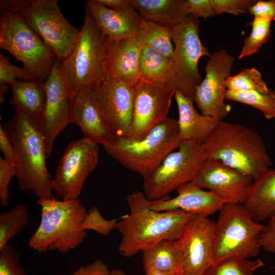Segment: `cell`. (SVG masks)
I'll list each match as a JSON object with an SVG mask.
<instances>
[{
	"instance_id": "7bdbcfd3",
	"label": "cell",
	"mask_w": 275,
	"mask_h": 275,
	"mask_svg": "<svg viewBox=\"0 0 275 275\" xmlns=\"http://www.w3.org/2000/svg\"><path fill=\"white\" fill-rule=\"evenodd\" d=\"M108 266L101 259L83 266L73 271L70 275H107L109 271Z\"/></svg>"
},
{
	"instance_id": "cb8c5ba5",
	"label": "cell",
	"mask_w": 275,
	"mask_h": 275,
	"mask_svg": "<svg viewBox=\"0 0 275 275\" xmlns=\"http://www.w3.org/2000/svg\"><path fill=\"white\" fill-rule=\"evenodd\" d=\"M243 206L257 222L275 217V170L268 169L254 180Z\"/></svg>"
},
{
	"instance_id": "836d02e7",
	"label": "cell",
	"mask_w": 275,
	"mask_h": 275,
	"mask_svg": "<svg viewBox=\"0 0 275 275\" xmlns=\"http://www.w3.org/2000/svg\"><path fill=\"white\" fill-rule=\"evenodd\" d=\"M264 265L260 259L230 260L213 264L203 275H254L257 269Z\"/></svg>"
},
{
	"instance_id": "44dd1931",
	"label": "cell",
	"mask_w": 275,
	"mask_h": 275,
	"mask_svg": "<svg viewBox=\"0 0 275 275\" xmlns=\"http://www.w3.org/2000/svg\"><path fill=\"white\" fill-rule=\"evenodd\" d=\"M86 7L101 33L113 42L135 37L146 20L135 9L114 10L95 0L87 1Z\"/></svg>"
},
{
	"instance_id": "30bf717a",
	"label": "cell",
	"mask_w": 275,
	"mask_h": 275,
	"mask_svg": "<svg viewBox=\"0 0 275 275\" xmlns=\"http://www.w3.org/2000/svg\"><path fill=\"white\" fill-rule=\"evenodd\" d=\"M206 159L202 143L182 141L156 169L143 178V193L150 201L168 198L173 191L193 180Z\"/></svg>"
},
{
	"instance_id": "603a6c76",
	"label": "cell",
	"mask_w": 275,
	"mask_h": 275,
	"mask_svg": "<svg viewBox=\"0 0 275 275\" xmlns=\"http://www.w3.org/2000/svg\"><path fill=\"white\" fill-rule=\"evenodd\" d=\"M174 98L178 109L177 121L181 140L203 143L221 121L199 113L194 107V100L179 91L175 92Z\"/></svg>"
},
{
	"instance_id": "d6986e66",
	"label": "cell",
	"mask_w": 275,
	"mask_h": 275,
	"mask_svg": "<svg viewBox=\"0 0 275 275\" xmlns=\"http://www.w3.org/2000/svg\"><path fill=\"white\" fill-rule=\"evenodd\" d=\"M72 121L79 126L84 138L95 144L105 146L115 139L90 89H82L73 97Z\"/></svg>"
},
{
	"instance_id": "d6a6232c",
	"label": "cell",
	"mask_w": 275,
	"mask_h": 275,
	"mask_svg": "<svg viewBox=\"0 0 275 275\" xmlns=\"http://www.w3.org/2000/svg\"><path fill=\"white\" fill-rule=\"evenodd\" d=\"M271 20L264 18H254L251 22L252 31L244 39V44L238 59L249 57L257 52L261 47L271 37Z\"/></svg>"
},
{
	"instance_id": "e575fe53",
	"label": "cell",
	"mask_w": 275,
	"mask_h": 275,
	"mask_svg": "<svg viewBox=\"0 0 275 275\" xmlns=\"http://www.w3.org/2000/svg\"><path fill=\"white\" fill-rule=\"evenodd\" d=\"M10 59L0 53V102H5V96L7 94L9 86H11L17 79L32 80L35 78L33 75L24 67L21 68L10 63Z\"/></svg>"
},
{
	"instance_id": "74e56055",
	"label": "cell",
	"mask_w": 275,
	"mask_h": 275,
	"mask_svg": "<svg viewBox=\"0 0 275 275\" xmlns=\"http://www.w3.org/2000/svg\"><path fill=\"white\" fill-rule=\"evenodd\" d=\"M215 15L228 13L234 15L249 13L254 0H210Z\"/></svg>"
},
{
	"instance_id": "f1b7e54d",
	"label": "cell",
	"mask_w": 275,
	"mask_h": 275,
	"mask_svg": "<svg viewBox=\"0 0 275 275\" xmlns=\"http://www.w3.org/2000/svg\"><path fill=\"white\" fill-rule=\"evenodd\" d=\"M135 38L143 46L149 47L167 58H173L172 28L146 20Z\"/></svg>"
},
{
	"instance_id": "ab89813d",
	"label": "cell",
	"mask_w": 275,
	"mask_h": 275,
	"mask_svg": "<svg viewBox=\"0 0 275 275\" xmlns=\"http://www.w3.org/2000/svg\"><path fill=\"white\" fill-rule=\"evenodd\" d=\"M188 15L199 18H207L215 15L210 0H185Z\"/></svg>"
},
{
	"instance_id": "8992f818",
	"label": "cell",
	"mask_w": 275,
	"mask_h": 275,
	"mask_svg": "<svg viewBox=\"0 0 275 275\" xmlns=\"http://www.w3.org/2000/svg\"><path fill=\"white\" fill-rule=\"evenodd\" d=\"M182 141L177 120L168 117L140 140L115 137L103 148L124 168L144 178L176 150Z\"/></svg>"
},
{
	"instance_id": "83f0119b",
	"label": "cell",
	"mask_w": 275,
	"mask_h": 275,
	"mask_svg": "<svg viewBox=\"0 0 275 275\" xmlns=\"http://www.w3.org/2000/svg\"><path fill=\"white\" fill-rule=\"evenodd\" d=\"M11 87L12 94L10 102L15 111L42 117L46 102L44 82L18 80Z\"/></svg>"
},
{
	"instance_id": "7a4b0ae2",
	"label": "cell",
	"mask_w": 275,
	"mask_h": 275,
	"mask_svg": "<svg viewBox=\"0 0 275 275\" xmlns=\"http://www.w3.org/2000/svg\"><path fill=\"white\" fill-rule=\"evenodd\" d=\"M4 128L15 149L18 184L33 191L38 200L53 198L52 179L47 158L41 117L15 111Z\"/></svg>"
},
{
	"instance_id": "7402d4cb",
	"label": "cell",
	"mask_w": 275,
	"mask_h": 275,
	"mask_svg": "<svg viewBox=\"0 0 275 275\" xmlns=\"http://www.w3.org/2000/svg\"><path fill=\"white\" fill-rule=\"evenodd\" d=\"M143 45L135 37L109 41L106 77L134 86L140 80V63Z\"/></svg>"
},
{
	"instance_id": "2e32d148",
	"label": "cell",
	"mask_w": 275,
	"mask_h": 275,
	"mask_svg": "<svg viewBox=\"0 0 275 275\" xmlns=\"http://www.w3.org/2000/svg\"><path fill=\"white\" fill-rule=\"evenodd\" d=\"M46 102L41 117L47 158L57 136L72 121L73 96L61 69V60H56L44 82Z\"/></svg>"
},
{
	"instance_id": "7dc6e473",
	"label": "cell",
	"mask_w": 275,
	"mask_h": 275,
	"mask_svg": "<svg viewBox=\"0 0 275 275\" xmlns=\"http://www.w3.org/2000/svg\"><path fill=\"white\" fill-rule=\"evenodd\" d=\"M145 275H171L161 273L154 270L149 269L144 271Z\"/></svg>"
},
{
	"instance_id": "3957f363",
	"label": "cell",
	"mask_w": 275,
	"mask_h": 275,
	"mask_svg": "<svg viewBox=\"0 0 275 275\" xmlns=\"http://www.w3.org/2000/svg\"><path fill=\"white\" fill-rule=\"evenodd\" d=\"M206 159H216L255 180L272 165L258 132L244 124L221 121L202 143Z\"/></svg>"
},
{
	"instance_id": "f6af8a7d",
	"label": "cell",
	"mask_w": 275,
	"mask_h": 275,
	"mask_svg": "<svg viewBox=\"0 0 275 275\" xmlns=\"http://www.w3.org/2000/svg\"><path fill=\"white\" fill-rule=\"evenodd\" d=\"M99 4L112 9H136L130 0H95Z\"/></svg>"
},
{
	"instance_id": "9c48e42d",
	"label": "cell",
	"mask_w": 275,
	"mask_h": 275,
	"mask_svg": "<svg viewBox=\"0 0 275 275\" xmlns=\"http://www.w3.org/2000/svg\"><path fill=\"white\" fill-rule=\"evenodd\" d=\"M0 47L21 62L40 82L46 80L57 58L18 15L9 12H1Z\"/></svg>"
},
{
	"instance_id": "ee69618b",
	"label": "cell",
	"mask_w": 275,
	"mask_h": 275,
	"mask_svg": "<svg viewBox=\"0 0 275 275\" xmlns=\"http://www.w3.org/2000/svg\"><path fill=\"white\" fill-rule=\"evenodd\" d=\"M0 149L6 160L16 163L15 149L2 125L0 126Z\"/></svg>"
},
{
	"instance_id": "6da1fadb",
	"label": "cell",
	"mask_w": 275,
	"mask_h": 275,
	"mask_svg": "<svg viewBox=\"0 0 275 275\" xmlns=\"http://www.w3.org/2000/svg\"><path fill=\"white\" fill-rule=\"evenodd\" d=\"M149 202L139 190L127 196L130 213L119 219L117 227L122 235L119 252L123 256H133L164 239L177 240L195 215L180 210L154 211Z\"/></svg>"
},
{
	"instance_id": "8d00e7d4",
	"label": "cell",
	"mask_w": 275,
	"mask_h": 275,
	"mask_svg": "<svg viewBox=\"0 0 275 275\" xmlns=\"http://www.w3.org/2000/svg\"><path fill=\"white\" fill-rule=\"evenodd\" d=\"M0 275H28L20 264L16 250L8 245L0 250Z\"/></svg>"
},
{
	"instance_id": "b9f144b4",
	"label": "cell",
	"mask_w": 275,
	"mask_h": 275,
	"mask_svg": "<svg viewBox=\"0 0 275 275\" xmlns=\"http://www.w3.org/2000/svg\"><path fill=\"white\" fill-rule=\"evenodd\" d=\"M249 14L254 18H264L275 20V0L256 1L250 8Z\"/></svg>"
},
{
	"instance_id": "f546056e",
	"label": "cell",
	"mask_w": 275,
	"mask_h": 275,
	"mask_svg": "<svg viewBox=\"0 0 275 275\" xmlns=\"http://www.w3.org/2000/svg\"><path fill=\"white\" fill-rule=\"evenodd\" d=\"M29 219V210L22 204L0 213V250L8 245L11 238L22 231Z\"/></svg>"
},
{
	"instance_id": "4fadbf2b",
	"label": "cell",
	"mask_w": 275,
	"mask_h": 275,
	"mask_svg": "<svg viewBox=\"0 0 275 275\" xmlns=\"http://www.w3.org/2000/svg\"><path fill=\"white\" fill-rule=\"evenodd\" d=\"M209 58L205 77L196 89L194 102L202 114L223 121L231 111L225 102V83L230 76L235 58L225 49L213 52Z\"/></svg>"
},
{
	"instance_id": "7c38bea8",
	"label": "cell",
	"mask_w": 275,
	"mask_h": 275,
	"mask_svg": "<svg viewBox=\"0 0 275 275\" xmlns=\"http://www.w3.org/2000/svg\"><path fill=\"white\" fill-rule=\"evenodd\" d=\"M98 145L83 138L70 142L60 160L52 188L63 200L78 199L86 180L98 162Z\"/></svg>"
},
{
	"instance_id": "4316f807",
	"label": "cell",
	"mask_w": 275,
	"mask_h": 275,
	"mask_svg": "<svg viewBox=\"0 0 275 275\" xmlns=\"http://www.w3.org/2000/svg\"><path fill=\"white\" fill-rule=\"evenodd\" d=\"M140 79L170 85L175 89L176 70L172 59L143 46L140 63Z\"/></svg>"
},
{
	"instance_id": "1f68e13d",
	"label": "cell",
	"mask_w": 275,
	"mask_h": 275,
	"mask_svg": "<svg viewBox=\"0 0 275 275\" xmlns=\"http://www.w3.org/2000/svg\"><path fill=\"white\" fill-rule=\"evenodd\" d=\"M228 91L232 92L255 91L267 93L268 88L261 74L255 68H245L237 74L229 76L226 80Z\"/></svg>"
},
{
	"instance_id": "277c9868",
	"label": "cell",
	"mask_w": 275,
	"mask_h": 275,
	"mask_svg": "<svg viewBox=\"0 0 275 275\" xmlns=\"http://www.w3.org/2000/svg\"><path fill=\"white\" fill-rule=\"evenodd\" d=\"M41 207L39 225L28 245L45 254L57 251L65 254L81 244L87 235L82 224L87 211L79 199L58 200L53 197L38 200Z\"/></svg>"
},
{
	"instance_id": "e0dca14e",
	"label": "cell",
	"mask_w": 275,
	"mask_h": 275,
	"mask_svg": "<svg viewBox=\"0 0 275 275\" xmlns=\"http://www.w3.org/2000/svg\"><path fill=\"white\" fill-rule=\"evenodd\" d=\"M90 89L114 136L128 138L133 116L134 86L105 76Z\"/></svg>"
},
{
	"instance_id": "f35d334b",
	"label": "cell",
	"mask_w": 275,
	"mask_h": 275,
	"mask_svg": "<svg viewBox=\"0 0 275 275\" xmlns=\"http://www.w3.org/2000/svg\"><path fill=\"white\" fill-rule=\"evenodd\" d=\"M17 174L16 163L0 158V200L2 205L7 206L10 198L9 185L12 179Z\"/></svg>"
},
{
	"instance_id": "60d3db41",
	"label": "cell",
	"mask_w": 275,
	"mask_h": 275,
	"mask_svg": "<svg viewBox=\"0 0 275 275\" xmlns=\"http://www.w3.org/2000/svg\"><path fill=\"white\" fill-rule=\"evenodd\" d=\"M258 241L261 248L275 253V217L267 220V224L264 226Z\"/></svg>"
},
{
	"instance_id": "8fae6325",
	"label": "cell",
	"mask_w": 275,
	"mask_h": 275,
	"mask_svg": "<svg viewBox=\"0 0 275 275\" xmlns=\"http://www.w3.org/2000/svg\"><path fill=\"white\" fill-rule=\"evenodd\" d=\"M199 24L198 18L189 15L172 28L176 91L193 100L196 89L203 80L198 69L199 60L203 57L210 56L201 41Z\"/></svg>"
},
{
	"instance_id": "ac0fdd59",
	"label": "cell",
	"mask_w": 275,
	"mask_h": 275,
	"mask_svg": "<svg viewBox=\"0 0 275 275\" xmlns=\"http://www.w3.org/2000/svg\"><path fill=\"white\" fill-rule=\"evenodd\" d=\"M253 181L221 161L207 159L191 182L214 193L225 204H242L248 197Z\"/></svg>"
},
{
	"instance_id": "5b68a950",
	"label": "cell",
	"mask_w": 275,
	"mask_h": 275,
	"mask_svg": "<svg viewBox=\"0 0 275 275\" xmlns=\"http://www.w3.org/2000/svg\"><path fill=\"white\" fill-rule=\"evenodd\" d=\"M109 40L97 26L85 7L84 24L69 54L61 61V69L73 97L91 89L106 76Z\"/></svg>"
},
{
	"instance_id": "9a60e30c",
	"label": "cell",
	"mask_w": 275,
	"mask_h": 275,
	"mask_svg": "<svg viewBox=\"0 0 275 275\" xmlns=\"http://www.w3.org/2000/svg\"><path fill=\"white\" fill-rule=\"evenodd\" d=\"M215 223L208 217L195 214L177 239L181 275H203L213 264Z\"/></svg>"
},
{
	"instance_id": "d4e9b609",
	"label": "cell",
	"mask_w": 275,
	"mask_h": 275,
	"mask_svg": "<svg viewBox=\"0 0 275 275\" xmlns=\"http://www.w3.org/2000/svg\"><path fill=\"white\" fill-rule=\"evenodd\" d=\"M146 20L173 28L189 15L185 0H130Z\"/></svg>"
},
{
	"instance_id": "ffe728a7",
	"label": "cell",
	"mask_w": 275,
	"mask_h": 275,
	"mask_svg": "<svg viewBox=\"0 0 275 275\" xmlns=\"http://www.w3.org/2000/svg\"><path fill=\"white\" fill-rule=\"evenodd\" d=\"M176 190L177 195L173 198L150 201L149 208L156 211L180 210L208 217L219 211L225 204L214 193L199 187L193 182L181 185Z\"/></svg>"
},
{
	"instance_id": "484cf974",
	"label": "cell",
	"mask_w": 275,
	"mask_h": 275,
	"mask_svg": "<svg viewBox=\"0 0 275 275\" xmlns=\"http://www.w3.org/2000/svg\"><path fill=\"white\" fill-rule=\"evenodd\" d=\"M142 252L144 271L152 269L171 275H181L177 240H163Z\"/></svg>"
},
{
	"instance_id": "4dcf8cb0",
	"label": "cell",
	"mask_w": 275,
	"mask_h": 275,
	"mask_svg": "<svg viewBox=\"0 0 275 275\" xmlns=\"http://www.w3.org/2000/svg\"><path fill=\"white\" fill-rule=\"evenodd\" d=\"M226 99L251 105L261 111L267 119H275V92L267 93L255 91H227Z\"/></svg>"
},
{
	"instance_id": "ba28073f",
	"label": "cell",
	"mask_w": 275,
	"mask_h": 275,
	"mask_svg": "<svg viewBox=\"0 0 275 275\" xmlns=\"http://www.w3.org/2000/svg\"><path fill=\"white\" fill-rule=\"evenodd\" d=\"M263 227L242 204H224L214 224L213 264L257 256Z\"/></svg>"
},
{
	"instance_id": "d590c367",
	"label": "cell",
	"mask_w": 275,
	"mask_h": 275,
	"mask_svg": "<svg viewBox=\"0 0 275 275\" xmlns=\"http://www.w3.org/2000/svg\"><path fill=\"white\" fill-rule=\"evenodd\" d=\"M118 221V219L107 220L104 218L99 210L93 207L87 211L82 227L85 231L93 230L99 234L106 236L117 229Z\"/></svg>"
},
{
	"instance_id": "bcb514c9",
	"label": "cell",
	"mask_w": 275,
	"mask_h": 275,
	"mask_svg": "<svg viewBox=\"0 0 275 275\" xmlns=\"http://www.w3.org/2000/svg\"><path fill=\"white\" fill-rule=\"evenodd\" d=\"M107 275H126V274L121 269L115 268L110 270Z\"/></svg>"
},
{
	"instance_id": "52a82bcc",
	"label": "cell",
	"mask_w": 275,
	"mask_h": 275,
	"mask_svg": "<svg viewBox=\"0 0 275 275\" xmlns=\"http://www.w3.org/2000/svg\"><path fill=\"white\" fill-rule=\"evenodd\" d=\"M57 0H1V12L18 15L61 61L69 54L80 30L64 17Z\"/></svg>"
},
{
	"instance_id": "5bb4252c",
	"label": "cell",
	"mask_w": 275,
	"mask_h": 275,
	"mask_svg": "<svg viewBox=\"0 0 275 275\" xmlns=\"http://www.w3.org/2000/svg\"><path fill=\"white\" fill-rule=\"evenodd\" d=\"M133 111L128 138L143 139L167 117L176 92L170 85L153 84L140 79L134 86Z\"/></svg>"
}]
</instances>
